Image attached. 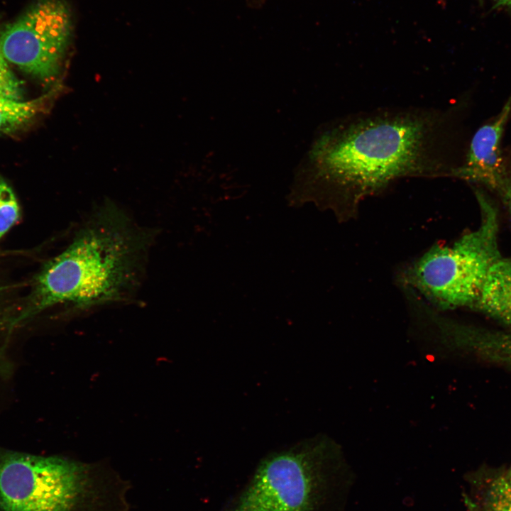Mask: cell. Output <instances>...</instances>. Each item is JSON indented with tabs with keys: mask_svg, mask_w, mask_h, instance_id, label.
Wrapping results in <instances>:
<instances>
[{
	"mask_svg": "<svg viewBox=\"0 0 511 511\" xmlns=\"http://www.w3.org/2000/svg\"><path fill=\"white\" fill-rule=\"evenodd\" d=\"M70 11L62 0H39L0 35L8 61L50 84L59 75L72 35Z\"/></svg>",
	"mask_w": 511,
	"mask_h": 511,
	"instance_id": "cell-6",
	"label": "cell"
},
{
	"mask_svg": "<svg viewBox=\"0 0 511 511\" xmlns=\"http://www.w3.org/2000/svg\"><path fill=\"white\" fill-rule=\"evenodd\" d=\"M336 444L319 436L263 458L231 511H321Z\"/></svg>",
	"mask_w": 511,
	"mask_h": 511,
	"instance_id": "cell-5",
	"label": "cell"
},
{
	"mask_svg": "<svg viewBox=\"0 0 511 511\" xmlns=\"http://www.w3.org/2000/svg\"><path fill=\"white\" fill-rule=\"evenodd\" d=\"M53 92L31 100L0 97V133L16 131L28 125L46 108Z\"/></svg>",
	"mask_w": 511,
	"mask_h": 511,
	"instance_id": "cell-10",
	"label": "cell"
},
{
	"mask_svg": "<svg viewBox=\"0 0 511 511\" xmlns=\"http://www.w3.org/2000/svg\"><path fill=\"white\" fill-rule=\"evenodd\" d=\"M22 83L11 71L0 47V97L23 99Z\"/></svg>",
	"mask_w": 511,
	"mask_h": 511,
	"instance_id": "cell-13",
	"label": "cell"
},
{
	"mask_svg": "<svg viewBox=\"0 0 511 511\" xmlns=\"http://www.w3.org/2000/svg\"><path fill=\"white\" fill-rule=\"evenodd\" d=\"M89 464L0 450V511H107V488Z\"/></svg>",
	"mask_w": 511,
	"mask_h": 511,
	"instance_id": "cell-4",
	"label": "cell"
},
{
	"mask_svg": "<svg viewBox=\"0 0 511 511\" xmlns=\"http://www.w3.org/2000/svg\"><path fill=\"white\" fill-rule=\"evenodd\" d=\"M454 343L490 360L511 365V331H487L461 324L455 331Z\"/></svg>",
	"mask_w": 511,
	"mask_h": 511,
	"instance_id": "cell-9",
	"label": "cell"
},
{
	"mask_svg": "<svg viewBox=\"0 0 511 511\" xmlns=\"http://www.w3.org/2000/svg\"><path fill=\"white\" fill-rule=\"evenodd\" d=\"M478 511H511V483L504 475L491 479L486 485Z\"/></svg>",
	"mask_w": 511,
	"mask_h": 511,
	"instance_id": "cell-11",
	"label": "cell"
},
{
	"mask_svg": "<svg viewBox=\"0 0 511 511\" xmlns=\"http://www.w3.org/2000/svg\"><path fill=\"white\" fill-rule=\"evenodd\" d=\"M510 118L511 96L499 112L473 133L453 177L500 194L507 176L506 153L502 141Z\"/></svg>",
	"mask_w": 511,
	"mask_h": 511,
	"instance_id": "cell-7",
	"label": "cell"
},
{
	"mask_svg": "<svg viewBox=\"0 0 511 511\" xmlns=\"http://www.w3.org/2000/svg\"><path fill=\"white\" fill-rule=\"evenodd\" d=\"M504 476L507 478V480L511 483V466L507 470V471L504 474Z\"/></svg>",
	"mask_w": 511,
	"mask_h": 511,
	"instance_id": "cell-16",
	"label": "cell"
},
{
	"mask_svg": "<svg viewBox=\"0 0 511 511\" xmlns=\"http://www.w3.org/2000/svg\"><path fill=\"white\" fill-rule=\"evenodd\" d=\"M505 153L507 160V176L499 196L511 215V148L505 150Z\"/></svg>",
	"mask_w": 511,
	"mask_h": 511,
	"instance_id": "cell-14",
	"label": "cell"
},
{
	"mask_svg": "<svg viewBox=\"0 0 511 511\" xmlns=\"http://www.w3.org/2000/svg\"><path fill=\"white\" fill-rule=\"evenodd\" d=\"M493 8H504L511 13V0H493Z\"/></svg>",
	"mask_w": 511,
	"mask_h": 511,
	"instance_id": "cell-15",
	"label": "cell"
},
{
	"mask_svg": "<svg viewBox=\"0 0 511 511\" xmlns=\"http://www.w3.org/2000/svg\"><path fill=\"white\" fill-rule=\"evenodd\" d=\"M474 308L511 329V258L492 265Z\"/></svg>",
	"mask_w": 511,
	"mask_h": 511,
	"instance_id": "cell-8",
	"label": "cell"
},
{
	"mask_svg": "<svg viewBox=\"0 0 511 511\" xmlns=\"http://www.w3.org/2000/svg\"><path fill=\"white\" fill-rule=\"evenodd\" d=\"M481 1V0H480Z\"/></svg>",
	"mask_w": 511,
	"mask_h": 511,
	"instance_id": "cell-19",
	"label": "cell"
},
{
	"mask_svg": "<svg viewBox=\"0 0 511 511\" xmlns=\"http://www.w3.org/2000/svg\"><path fill=\"white\" fill-rule=\"evenodd\" d=\"M468 102L464 97L445 109H378L329 122L298 167L295 192L348 221L363 200L400 179L452 177L466 150Z\"/></svg>",
	"mask_w": 511,
	"mask_h": 511,
	"instance_id": "cell-1",
	"label": "cell"
},
{
	"mask_svg": "<svg viewBox=\"0 0 511 511\" xmlns=\"http://www.w3.org/2000/svg\"><path fill=\"white\" fill-rule=\"evenodd\" d=\"M20 208L11 186L0 177V239L18 221Z\"/></svg>",
	"mask_w": 511,
	"mask_h": 511,
	"instance_id": "cell-12",
	"label": "cell"
},
{
	"mask_svg": "<svg viewBox=\"0 0 511 511\" xmlns=\"http://www.w3.org/2000/svg\"><path fill=\"white\" fill-rule=\"evenodd\" d=\"M468 505L469 507V511H476L473 504L471 502H468Z\"/></svg>",
	"mask_w": 511,
	"mask_h": 511,
	"instance_id": "cell-18",
	"label": "cell"
},
{
	"mask_svg": "<svg viewBox=\"0 0 511 511\" xmlns=\"http://www.w3.org/2000/svg\"><path fill=\"white\" fill-rule=\"evenodd\" d=\"M251 1H252L253 3H255L256 4L261 6H263L264 4L267 3V1H268V0H251Z\"/></svg>",
	"mask_w": 511,
	"mask_h": 511,
	"instance_id": "cell-17",
	"label": "cell"
},
{
	"mask_svg": "<svg viewBox=\"0 0 511 511\" xmlns=\"http://www.w3.org/2000/svg\"><path fill=\"white\" fill-rule=\"evenodd\" d=\"M473 187L480 211L478 228L451 244L433 245L397 273L399 287L412 290L439 312L474 307L490 268L502 257L497 208L482 189Z\"/></svg>",
	"mask_w": 511,
	"mask_h": 511,
	"instance_id": "cell-3",
	"label": "cell"
},
{
	"mask_svg": "<svg viewBox=\"0 0 511 511\" xmlns=\"http://www.w3.org/2000/svg\"><path fill=\"white\" fill-rule=\"evenodd\" d=\"M155 236L116 204L99 205L41 269L32 313L62 306L76 314L134 301Z\"/></svg>",
	"mask_w": 511,
	"mask_h": 511,
	"instance_id": "cell-2",
	"label": "cell"
}]
</instances>
